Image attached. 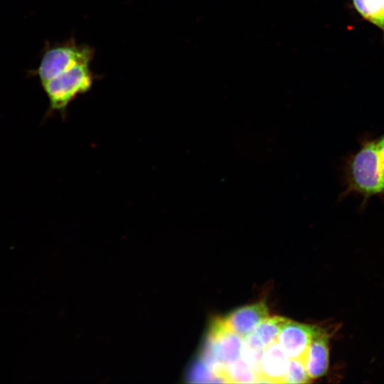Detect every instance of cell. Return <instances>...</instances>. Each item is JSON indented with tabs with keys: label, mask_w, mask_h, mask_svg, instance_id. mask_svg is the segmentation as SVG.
<instances>
[{
	"label": "cell",
	"mask_w": 384,
	"mask_h": 384,
	"mask_svg": "<svg viewBox=\"0 0 384 384\" xmlns=\"http://www.w3.org/2000/svg\"><path fill=\"white\" fill-rule=\"evenodd\" d=\"M288 320L279 316H267L258 324L254 332L267 346L277 341L282 328Z\"/></svg>",
	"instance_id": "8fae6325"
},
{
	"label": "cell",
	"mask_w": 384,
	"mask_h": 384,
	"mask_svg": "<svg viewBox=\"0 0 384 384\" xmlns=\"http://www.w3.org/2000/svg\"><path fill=\"white\" fill-rule=\"evenodd\" d=\"M243 338L233 331L223 319H215L210 326L206 343L218 361L226 367L241 356Z\"/></svg>",
	"instance_id": "277c9868"
},
{
	"label": "cell",
	"mask_w": 384,
	"mask_h": 384,
	"mask_svg": "<svg viewBox=\"0 0 384 384\" xmlns=\"http://www.w3.org/2000/svg\"><path fill=\"white\" fill-rule=\"evenodd\" d=\"M358 12L384 31V0H353Z\"/></svg>",
	"instance_id": "30bf717a"
},
{
	"label": "cell",
	"mask_w": 384,
	"mask_h": 384,
	"mask_svg": "<svg viewBox=\"0 0 384 384\" xmlns=\"http://www.w3.org/2000/svg\"><path fill=\"white\" fill-rule=\"evenodd\" d=\"M225 375L228 383H256L257 375L241 358L225 368Z\"/></svg>",
	"instance_id": "7c38bea8"
},
{
	"label": "cell",
	"mask_w": 384,
	"mask_h": 384,
	"mask_svg": "<svg viewBox=\"0 0 384 384\" xmlns=\"http://www.w3.org/2000/svg\"><path fill=\"white\" fill-rule=\"evenodd\" d=\"M95 75L90 63H80L41 83L48 100L47 114L59 112L66 115L69 105L92 87Z\"/></svg>",
	"instance_id": "7a4b0ae2"
},
{
	"label": "cell",
	"mask_w": 384,
	"mask_h": 384,
	"mask_svg": "<svg viewBox=\"0 0 384 384\" xmlns=\"http://www.w3.org/2000/svg\"><path fill=\"white\" fill-rule=\"evenodd\" d=\"M215 374L200 358L191 366L188 379L191 383H213Z\"/></svg>",
	"instance_id": "5bb4252c"
},
{
	"label": "cell",
	"mask_w": 384,
	"mask_h": 384,
	"mask_svg": "<svg viewBox=\"0 0 384 384\" xmlns=\"http://www.w3.org/2000/svg\"><path fill=\"white\" fill-rule=\"evenodd\" d=\"M329 336L324 329L314 337L305 356L304 365L311 379L326 374L329 366Z\"/></svg>",
	"instance_id": "ba28073f"
},
{
	"label": "cell",
	"mask_w": 384,
	"mask_h": 384,
	"mask_svg": "<svg viewBox=\"0 0 384 384\" xmlns=\"http://www.w3.org/2000/svg\"><path fill=\"white\" fill-rule=\"evenodd\" d=\"M94 49L87 44L77 43L70 38L60 43H46L36 69L31 70L43 83L70 68L85 63H91Z\"/></svg>",
	"instance_id": "3957f363"
},
{
	"label": "cell",
	"mask_w": 384,
	"mask_h": 384,
	"mask_svg": "<svg viewBox=\"0 0 384 384\" xmlns=\"http://www.w3.org/2000/svg\"><path fill=\"white\" fill-rule=\"evenodd\" d=\"M378 140V146L380 153V166L382 171V176L384 182V134L381 136Z\"/></svg>",
	"instance_id": "9a60e30c"
},
{
	"label": "cell",
	"mask_w": 384,
	"mask_h": 384,
	"mask_svg": "<svg viewBox=\"0 0 384 384\" xmlns=\"http://www.w3.org/2000/svg\"><path fill=\"white\" fill-rule=\"evenodd\" d=\"M289 358L277 341L265 347L260 363V373L256 383H284Z\"/></svg>",
	"instance_id": "8992f818"
},
{
	"label": "cell",
	"mask_w": 384,
	"mask_h": 384,
	"mask_svg": "<svg viewBox=\"0 0 384 384\" xmlns=\"http://www.w3.org/2000/svg\"><path fill=\"white\" fill-rule=\"evenodd\" d=\"M265 347L254 331L243 338L241 357L255 371L257 377L260 373V363Z\"/></svg>",
	"instance_id": "9c48e42d"
},
{
	"label": "cell",
	"mask_w": 384,
	"mask_h": 384,
	"mask_svg": "<svg viewBox=\"0 0 384 384\" xmlns=\"http://www.w3.org/2000/svg\"><path fill=\"white\" fill-rule=\"evenodd\" d=\"M267 316L269 311L265 302H260L239 307L230 312L223 319L233 331L244 338L252 333Z\"/></svg>",
	"instance_id": "52a82bcc"
},
{
	"label": "cell",
	"mask_w": 384,
	"mask_h": 384,
	"mask_svg": "<svg viewBox=\"0 0 384 384\" xmlns=\"http://www.w3.org/2000/svg\"><path fill=\"white\" fill-rule=\"evenodd\" d=\"M310 379L304 362L302 359L292 358L289 360L284 383H308L310 382Z\"/></svg>",
	"instance_id": "4fadbf2b"
},
{
	"label": "cell",
	"mask_w": 384,
	"mask_h": 384,
	"mask_svg": "<svg viewBox=\"0 0 384 384\" xmlns=\"http://www.w3.org/2000/svg\"><path fill=\"white\" fill-rule=\"evenodd\" d=\"M346 193H356L365 199L384 194L380 153L377 139L363 141L346 169Z\"/></svg>",
	"instance_id": "6da1fadb"
},
{
	"label": "cell",
	"mask_w": 384,
	"mask_h": 384,
	"mask_svg": "<svg viewBox=\"0 0 384 384\" xmlns=\"http://www.w3.org/2000/svg\"><path fill=\"white\" fill-rule=\"evenodd\" d=\"M321 329L316 326L288 320L282 328L277 341L289 359L299 358L304 361L309 344Z\"/></svg>",
	"instance_id": "5b68a950"
}]
</instances>
